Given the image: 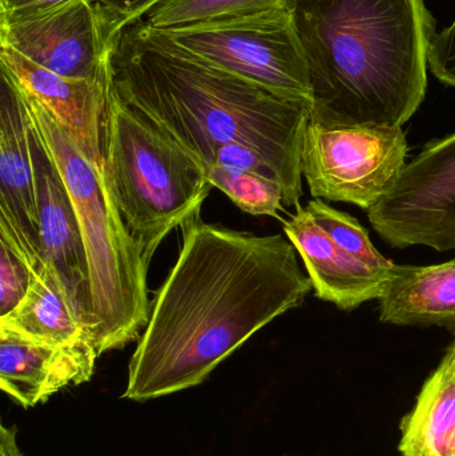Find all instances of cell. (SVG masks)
Listing matches in <instances>:
<instances>
[{
    "instance_id": "484cf974",
    "label": "cell",
    "mask_w": 455,
    "mask_h": 456,
    "mask_svg": "<svg viewBox=\"0 0 455 456\" xmlns=\"http://www.w3.org/2000/svg\"><path fill=\"white\" fill-rule=\"evenodd\" d=\"M0 456H24L16 441L15 426L0 425Z\"/></svg>"
},
{
    "instance_id": "4fadbf2b",
    "label": "cell",
    "mask_w": 455,
    "mask_h": 456,
    "mask_svg": "<svg viewBox=\"0 0 455 456\" xmlns=\"http://www.w3.org/2000/svg\"><path fill=\"white\" fill-rule=\"evenodd\" d=\"M98 358L90 342L45 345L0 327V387L26 409L69 386L88 382Z\"/></svg>"
},
{
    "instance_id": "9a60e30c",
    "label": "cell",
    "mask_w": 455,
    "mask_h": 456,
    "mask_svg": "<svg viewBox=\"0 0 455 456\" xmlns=\"http://www.w3.org/2000/svg\"><path fill=\"white\" fill-rule=\"evenodd\" d=\"M379 321L443 327L455 335V256L435 265H395L379 299Z\"/></svg>"
},
{
    "instance_id": "5bb4252c",
    "label": "cell",
    "mask_w": 455,
    "mask_h": 456,
    "mask_svg": "<svg viewBox=\"0 0 455 456\" xmlns=\"http://www.w3.org/2000/svg\"><path fill=\"white\" fill-rule=\"evenodd\" d=\"M285 233L304 260L315 295L342 311L379 300L393 275L379 273L334 243L306 208H297Z\"/></svg>"
},
{
    "instance_id": "30bf717a",
    "label": "cell",
    "mask_w": 455,
    "mask_h": 456,
    "mask_svg": "<svg viewBox=\"0 0 455 456\" xmlns=\"http://www.w3.org/2000/svg\"><path fill=\"white\" fill-rule=\"evenodd\" d=\"M0 104V239L37 271L43 263L37 235L31 130L16 86L2 74Z\"/></svg>"
},
{
    "instance_id": "8992f818",
    "label": "cell",
    "mask_w": 455,
    "mask_h": 456,
    "mask_svg": "<svg viewBox=\"0 0 455 456\" xmlns=\"http://www.w3.org/2000/svg\"><path fill=\"white\" fill-rule=\"evenodd\" d=\"M163 34L223 71L283 98L313 104L309 67L286 5Z\"/></svg>"
},
{
    "instance_id": "44dd1931",
    "label": "cell",
    "mask_w": 455,
    "mask_h": 456,
    "mask_svg": "<svg viewBox=\"0 0 455 456\" xmlns=\"http://www.w3.org/2000/svg\"><path fill=\"white\" fill-rule=\"evenodd\" d=\"M34 273L18 251L0 239V318L15 310L26 297Z\"/></svg>"
},
{
    "instance_id": "8fae6325",
    "label": "cell",
    "mask_w": 455,
    "mask_h": 456,
    "mask_svg": "<svg viewBox=\"0 0 455 456\" xmlns=\"http://www.w3.org/2000/svg\"><path fill=\"white\" fill-rule=\"evenodd\" d=\"M29 130L37 187L40 255L45 262L55 268L91 332L90 273L77 213L61 173L31 123Z\"/></svg>"
},
{
    "instance_id": "6da1fadb",
    "label": "cell",
    "mask_w": 455,
    "mask_h": 456,
    "mask_svg": "<svg viewBox=\"0 0 455 456\" xmlns=\"http://www.w3.org/2000/svg\"><path fill=\"white\" fill-rule=\"evenodd\" d=\"M175 265L151 300L123 398L146 402L195 387L254 334L301 307L313 289L285 236L182 226Z\"/></svg>"
},
{
    "instance_id": "603a6c76",
    "label": "cell",
    "mask_w": 455,
    "mask_h": 456,
    "mask_svg": "<svg viewBox=\"0 0 455 456\" xmlns=\"http://www.w3.org/2000/svg\"><path fill=\"white\" fill-rule=\"evenodd\" d=\"M104 13L115 34L141 21L163 0H90Z\"/></svg>"
},
{
    "instance_id": "52a82bcc",
    "label": "cell",
    "mask_w": 455,
    "mask_h": 456,
    "mask_svg": "<svg viewBox=\"0 0 455 456\" xmlns=\"http://www.w3.org/2000/svg\"><path fill=\"white\" fill-rule=\"evenodd\" d=\"M409 146L402 128L329 127L310 122L302 144V175L314 200L369 211L400 179Z\"/></svg>"
},
{
    "instance_id": "7402d4cb",
    "label": "cell",
    "mask_w": 455,
    "mask_h": 456,
    "mask_svg": "<svg viewBox=\"0 0 455 456\" xmlns=\"http://www.w3.org/2000/svg\"><path fill=\"white\" fill-rule=\"evenodd\" d=\"M211 166H216L224 170L240 171V173H256L280 182L277 171L272 168V166L259 152L245 144L230 143L222 146L216 151Z\"/></svg>"
},
{
    "instance_id": "4316f807",
    "label": "cell",
    "mask_w": 455,
    "mask_h": 456,
    "mask_svg": "<svg viewBox=\"0 0 455 456\" xmlns=\"http://www.w3.org/2000/svg\"><path fill=\"white\" fill-rule=\"evenodd\" d=\"M283 456H298V455H283Z\"/></svg>"
},
{
    "instance_id": "d4e9b609",
    "label": "cell",
    "mask_w": 455,
    "mask_h": 456,
    "mask_svg": "<svg viewBox=\"0 0 455 456\" xmlns=\"http://www.w3.org/2000/svg\"><path fill=\"white\" fill-rule=\"evenodd\" d=\"M74 0H0L2 23L23 20L63 7Z\"/></svg>"
},
{
    "instance_id": "ba28073f",
    "label": "cell",
    "mask_w": 455,
    "mask_h": 456,
    "mask_svg": "<svg viewBox=\"0 0 455 456\" xmlns=\"http://www.w3.org/2000/svg\"><path fill=\"white\" fill-rule=\"evenodd\" d=\"M368 216L394 248L455 249V133L425 144Z\"/></svg>"
},
{
    "instance_id": "ac0fdd59",
    "label": "cell",
    "mask_w": 455,
    "mask_h": 456,
    "mask_svg": "<svg viewBox=\"0 0 455 456\" xmlns=\"http://www.w3.org/2000/svg\"><path fill=\"white\" fill-rule=\"evenodd\" d=\"M285 5L286 0H163L142 21L154 31L168 32Z\"/></svg>"
},
{
    "instance_id": "7c38bea8",
    "label": "cell",
    "mask_w": 455,
    "mask_h": 456,
    "mask_svg": "<svg viewBox=\"0 0 455 456\" xmlns=\"http://www.w3.org/2000/svg\"><path fill=\"white\" fill-rule=\"evenodd\" d=\"M2 74L39 101L69 131L83 154L103 170V126L111 79H69L53 74L7 45L0 51Z\"/></svg>"
},
{
    "instance_id": "7a4b0ae2",
    "label": "cell",
    "mask_w": 455,
    "mask_h": 456,
    "mask_svg": "<svg viewBox=\"0 0 455 456\" xmlns=\"http://www.w3.org/2000/svg\"><path fill=\"white\" fill-rule=\"evenodd\" d=\"M111 69L120 98L166 131L205 171L222 146L245 144L277 171L285 206L299 208L309 103L223 71L142 20L118 37Z\"/></svg>"
},
{
    "instance_id": "d6986e66",
    "label": "cell",
    "mask_w": 455,
    "mask_h": 456,
    "mask_svg": "<svg viewBox=\"0 0 455 456\" xmlns=\"http://www.w3.org/2000/svg\"><path fill=\"white\" fill-rule=\"evenodd\" d=\"M211 186L221 190L240 210L251 216L277 218L285 206L280 182L256 173H240L211 166L206 170Z\"/></svg>"
},
{
    "instance_id": "5b68a950",
    "label": "cell",
    "mask_w": 455,
    "mask_h": 456,
    "mask_svg": "<svg viewBox=\"0 0 455 456\" xmlns=\"http://www.w3.org/2000/svg\"><path fill=\"white\" fill-rule=\"evenodd\" d=\"M103 174L149 265L163 239L200 213L213 189L205 168L143 112L123 101L112 83L104 115Z\"/></svg>"
},
{
    "instance_id": "ffe728a7",
    "label": "cell",
    "mask_w": 455,
    "mask_h": 456,
    "mask_svg": "<svg viewBox=\"0 0 455 456\" xmlns=\"http://www.w3.org/2000/svg\"><path fill=\"white\" fill-rule=\"evenodd\" d=\"M305 208L314 219L315 224L345 251L379 273H387V275L394 273L397 265L393 263L392 259L385 257L374 247L368 231L354 216L330 208L322 200H310Z\"/></svg>"
},
{
    "instance_id": "9c48e42d",
    "label": "cell",
    "mask_w": 455,
    "mask_h": 456,
    "mask_svg": "<svg viewBox=\"0 0 455 456\" xmlns=\"http://www.w3.org/2000/svg\"><path fill=\"white\" fill-rule=\"evenodd\" d=\"M118 37L104 13L90 0H74L50 12L0 27V45L53 74L91 82L111 79Z\"/></svg>"
},
{
    "instance_id": "cb8c5ba5",
    "label": "cell",
    "mask_w": 455,
    "mask_h": 456,
    "mask_svg": "<svg viewBox=\"0 0 455 456\" xmlns=\"http://www.w3.org/2000/svg\"><path fill=\"white\" fill-rule=\"evenodd\" d=\"M429 67L437 79L455 88V18L451 26L433 37Z\"/></svg>"
},
{
    "instance_id": "2e32d148",
    "label": "cell",
    "mask_w": 455,
    "mask_h": 456,
    "mask_svg": "<svg viewBox=\"0 0 455 456\" xmlns=\"http://www.w3.org/2000/svg\"><path fill=\"white\" fill-rule=\"evenodd\" d=\"M0 327L51 346L91 342L85 319L50 263L43 260L18 307L0 318Z\"/></svg>"
},
{
    "instance_id": "3957f363",
    "label": "cell",
    "mask_w": 455,
    "mask_h": 456,
    "mask_svg": "<svg viewBox=\"0 0 455 456\" xmlns=\"http://www.w3.org/2000/svg\"><path fill=\"white\" fill-rule=\"evenodd\" d=\"M309 67L310 122L402 128L427 94L424 0H286Z\"/></svg>"
},
{
    "instance_id": "e0dca14e",
    "label": "cell",
    "mask_w": 455,
    "mask_h": 456,
    "mask_svg": "<svg viewBox=\"0 0 455 456\" xmlns=\"http://www.w3.org/2000/svg\"><path fill=\"white\" fill-rule=\"evenodd\" d=\"M401 456H455V340L401 422Z\"/></svg>"
},
{
    "instance_id": "277c9868",
    "label": "cell",
    "mask_w": 455,
    "mask_h": 456,
    "mask_svg": "<svg viewBox=\"0 0 455 456\" xmlns=\"http://www.w3.org/2000/svg\"><path fill=\"white\" fill-rule=\"evenodd\" d=\"M12 83L77 213L90 273L91 342L99 356L125 347L138 339L149 323L150 265L112 200L103 170L87 159L69 131L39 101Z\"/></svg>"
}]
</instances>
